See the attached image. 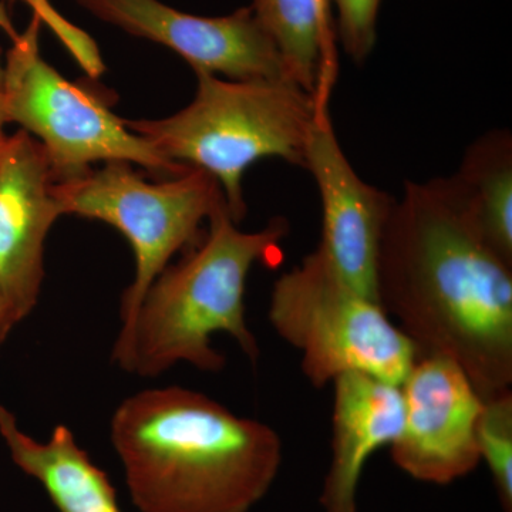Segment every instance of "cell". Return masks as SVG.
I'll use <instances>...</instances> for the list:
<instances>
[{"instance_id": "8992f818", "label": "cell", "mask_w": 512, "mask_h": 512, "mask_svg": "<svg viewBox=\"0 0 512 512\" xmlns=\"http://www.w3.org/2000/svg\"><path fill=\"white\" fill-rule=\"evenodd\" d=\"M42 25L33 16L25 32L12 35L5 60V114L8 123L19 124L42 144L55 183L111 161L140 165L167 177L191 168L161 156L104 100L50 66L40 55Z\"/></svg>"}, {"instance_id": "e0dca14e", "label": "cell", "mask_w": 512, "mask_h": 512, "mask_svg": "<svg viewBox=\"0 0 512 512\" xmlns=\"http://www.w3.org/2000/svg\"><path fill=\"white\" fill-rule=\"evenodd\" d=\"M338 9V36L346 55L359 64L372 55L383 0H333Z\"/></svg>"}, {"instance_id": "5bb4252c", "label": "cell", "mask_w": 512, "mask_h": 512, "mask_svg": "<svg viewBox=\"0 0 512 512\" xmlns=\"http://www.w3.org/2000/svg\"><path fill=\"white\" fill-rule=\"evenodd\" d=\"M251 8L278 47L293 82L329 103L338 77L330 0H254Z\"/></svg>"}, {"instance_id": "277c9868", "label": "cell", "mask_w": 512, "mask_h": 512, "mask_svg": "<svg viewBox=\"0 0 512 512\" xmlns=\"http://www.w3.org/2000/svg\"><path fill=\"white\" fill-rule=\"evenodd\" d=\"M195 74L197 93L185 109L161 120L126 121V126L167 160L210 174L239 224L247 215L248 168L266 158L303 168L312 128L329 103L291 80Z\"/></svg>"}, {"instance_id": "9a60e30c", "label": "cell", "mask_w": 512, "mask_h": 512, "mask_svg": "<svg viewBox=\"0 0 512 512\" xmlns=\"http://www.w3.org/2000/svg\"><path fill=\"white\" fill-rule=\"evenodd\" d=\"M481 234L512 262V136L493 130L464 153L456 173L447 177Z\"/></svg>"}, {"instance_id": "3957f363", "label": "cell", "mask_w": 512, "mask_h": 512, "mask_svg": "<svg viewBox=\"0 0 512 512\" xmlns=\"http://www.w3.org/2000/svg\"><path fill=\"white\" fill-rule=\"evenodd\" d=\"M207 238L177 265L167 266L148 288L134 319L117 336L113 359L126 372L157 377L178 363L218 372L225 366L212 336L227 333L255 362L259 346L245 316L249 272L281 252L288 224L281 218L245 232L227 202L212 212Z\"/></svg>"}, {"instance_id": "4fadbf2b", "label": "cell", "mask_w": 512, "mask_h": 512, "mask_svg": "<svg viewBox=\"0 0 512 512\" xmlns=\"http://www.w3.org/2000/svg\"><path fill=\"white\" fill-rule=\"evenodd\" d=\"M0 436L13 463L39 481L57 511L121 512L109 477L63 424L49 440L37 441L20 430L15 416L0 403Z\"/></svg>"}, {"instance_id": "6da1fadb", "label": "cell", "mask_w": 512, "mask_h": 512, "mask_svg": "<svg viewBox=\"0 0 512 512\" xmlns=\"http://www.w3.org/2000/svg\"><path fill=\"white\" fill-rule=\"evenodd\" d=\"M376 296L421 355L454 360L483 399L511 390L512 262L448 178L406 181L376 264Z\"/></svg>"}, {"instance_id": "7a4b0ae2", "label": "cell", "mask_w": 512, "mask_h": 512, "mask_svg": "<svg viewBox=\"0 0 512 512\" xmlns=\"http://www.w3.org/2000/svg\"><path fill=\"white\" fill-rule=\"evenodd\" d=\"M110 436L143 512H248L282 463L272 427L180 386L127 397Z\"/></svg>"}, {"instance_id": "7c38bea8", "label": "cell", "mask_w": 512, "mask_h": 512, "mask_svg": "<svg viewBox=\"0 0 512 512\" xmlns=\"http://www.w3.org/2000/svg\"><path fill=\"white\" fill-rule=\"evenodd\" d=\"M333 386L332 461L320 504L325 512H359L357 488L367 460L402 431L403 393L363 373L339 376Z\"/></svg>"}, {"instance_id": "d6986e66", "label": "cell", "mask_w": 512, "mask_h": 512, "mask_svg": "<svg viewBox=\"0 0 512 512\" xmlns=\"http://www.w3.org/2000/svg\"><path fill=\"white\" fill-rule=\"evenodd\" d=\"M16 325H18V320L13 315L9 303L6 302V299L0 293V350H2L3 345H5L6 340L9 338L10 332H12Z\"/></svg>"}, {"instance_id": "8fae6325", "label": "cell", "mask_w": 512, "mask_h": 512, "mask_svg": "<svg viewBox=\"0 0 512 512\" xmlns=\"http://www.w3.org/2000/svg\"><path fill=\"white\" fill-rule=\"evenodd\" d=\"M42 144L26 131L6 137L0 153V293L16 320L28 318L45 278V242L63 217Z\"/></svg>"}, {"instance_id": "30bf717a", "label": "cell", "mask_w": 512, "mask_h": 512, "mask_svg": "<svg viewBox=\"0 0 512 512\" xmlns=\"http://www.w3.org/2000/svg\"><path fill=\"white\" fill-rule=\"evenodd\" d=\"M303 168L315 180L322 205L318 248L346 284L377 301V255L394 197L356 173L340 147L329 109L312 128Z\"/></svg>"}, {"instance_id": "ba28073f", "label": "cell", "mask_w": 512, "mask_h": 512, "mask_svg": "<svg viewBox=\"0 0 512 512\" xmlns=\"http://www.w3.org/2000/svg\"><path fill=\"white\" fill-rule=\"evenodd\" d=\"M400 389L404 416L390 446L394 464L414 480L437 485L476 470L484 399L467 373L448 357L420 355Z\"/></svg>"}, {"instance_id": "52a82bcc", "label": "cell", "mask_w": 512, "mask_h": 512, "mask_svg": "<svg viewBox=\"0 0 512 512\" xmlns=\"http://www.w3.org/2000/svg\"><path fill=\"white\" fill-rule=\"evenodd\" d=\"M52 190L62 215L106 222L133 248L136 275L121 302L119 336L133 326L144 295L170 259L191 244L212 212L227 202L220 184L198 168L163 183H147L123 161L53 183Z\"/></svg>"}, {"instance_id": "2e32d148", "label": "cell", "mask_w": 512, "mask_h": 512, "mask_svg": "<svg viewBox=\"0 0 512 512\" xmlns=\"http://www.w3.org/2000/svg\"><path fill=\"white\" fill-rule=\"evenodd\" d=\"M478 451L485 461L504 512H512V393L484 400L478 421Z\"/></svg>"}, {"instance_id": "44dd1931", "label": "cell", "mask_w": 512, "mask_h": 512, "mask_svg": "<svg viewBox=\"0 0 512 512\" xmlns=\"http://www.w3.org/2000/svg\"><path fill=\"white\" fill-rule=\"evenodd\" d=\"M6 137H8V136H6ZM6 137L0 138V153H2V148H3V144H5Z\"/></svg>"}, {"instance_id": "ac0fdd59", "label": "cell", "mask_w": 512, "mask_h": 512, "mask_svg": "<svg viewBox=\"0 0 512 512\" xmlns=\"http://www.w3.org/2000/svg\"><path fill=\"white\" fill-rule=\"evenodd\" d=\"M8 2L15 3L18 0H8ZM20 2L26 3L33 10V16L39 18L43 25L52 30L53 35L62 42L90 77H99L106 72V64L101 59L96 42L79 26L64 18L50 0H20Z\"/></svg>"}, {"instance_id": "9c48e42d", "label": "cell", "mask_w": 512, "mask_h": 512, "mask_svg": "<svg viewBox=\"0 0 512 512\" xmlns=\"http://www.w3.org/2000/svg\"><path fill=\"white\" fill-rule=\"evenodd\" d=\"M73 2L128 35L168 47L187 60L194 72L220 74L231 80L293 82L278 47L252 8H241L221 18H204L160 0Z\"/></svg>"}, {"instance_id": "5b68a950", "label": "cell", "mask_w": 512, "mask_h": 512, "mask_svg": "<svg viewBox=\"0 0 512 512\" xmlns=\"http://www.w3.org/2000/svg\"><path fill=\"white\" fill-rule=\"evenodd\" d=\"M268 316L301 353L303 375L316 389L346 373L402 386L421 355L379 302L346 284L319 248L276 279Z\"/></svg>"}, {"instance_id": "ffe728a7", "label": "cell", "mask_w": 512, "mask_h": 512, "mask_svg": "<svg viewBox=\"0 0 512 512\" xmlns=\"http://www.w3.org/2000/svg\"><path fill=\"white\" fill-rule=\"evenodd\" d=\"M5 114V63L0 59V138H5V127L8 126Z\"/></svg>"}]
</instances>
